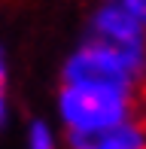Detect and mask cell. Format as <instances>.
Segmentation results:
<instances>
[{
  "instance_id": "1",
  "label": "cell",
  "mask_w": 146,
  "mask_h": 149,
  "mask_svg": "<svg viewBox=\"0 0 146 149\" xmlns=\"http://www.w3.org/2000/svg\"><path fill=\"white\" fill-rule=\"evenodd\" d=\"M137 91L110 85H64L58 94V119L67 137L101 134L107 128L140 119Z\"/></svg>"
},
{
  "instance_id": "2",
  "label": "cell",
  "mask_w": 146,
  "mask_h": 149,
  "mask_svg": "<svg viewBox=\"0 0 146 149\" xmlns=\"http://www.w3.org/2000/svg\"><path fill=\"white\" fill-rule=\"evenodd\" d=\"M64 85H110L140 91L146 82V49H116L101 40H82L61 70Z\"/></svg>"
},
{
  "instance_id": "3",
  "label": "cell",
  "mask_w": 146,
  "mask_h": 149,
  "mask_svg": "<svg viewBox=\"0 0 146 149\" xmlns=\"http://www.w3.org/2000/svg\"><path fill=\"white\" fill-rule=\"evenodd\" d=\"M88 40H101L116 49H146V31L134 18L128 0L101 3L88 18Z\"/></svg>"
},
{
  "instance_id": "4",
  "label": "cell",
  "mask_w": 146,
  "mask_h": 149,
  "mask_svg": "<svg viewBox=\"0 0 146 149\" xmlns=\"http://www.w3.org/2000/svg\"><path fill=\"white\" fill-rule=\"evenodd\" d=\"M70 149H146V122L131 119L125 125L107 128L101 134H82V137H67Z\"/></svg>"
},
{
  "instance_id": "5",
  "label": "cell",
  "mask_w": 146,
  "mask_h": 149,
  "mask_svg": "<svg viewBox=\"0 0 146 149\" xmlns=\"http://www.w3.org/2000/svg\"><path fill=\"white\" fill-rule=\"evenodd\" d=\"M24 149H58V134H55V128H52L49 122H43V119L31 122Z\"/></svg>"
},
{
  "instance_id": "6",
  "label": "cell",
  "mask_w": 146,
  "mask_h": 149,
  "mask_svg": "<svg viewBox=\"0 0 146 149\" xmlns=\"http://www.w3.org/2000/svg\"><path fill=\"white\" fill-rule=\"evenodd\" d=\"M131 12H134V18L140 22V28L146 31V0H128Z\"/></svg>"
},
{
  "instance_id": "7",
  "label": "cell",
  "mask_w": 146,
  "mask_h": 149,
  "mask_svg": "<svg viewBox=\"0 0 146 149\" xmlns=\"http://www.w3.org/2000/svg\"><path fill=\"white\" fill-rule=\"evenodd\" d=\"M6 116H9V97H6L3 85H0V128L6 125Z\"/></svg>"
},
{
  "instance_id": "8",
  "label": "cell",
  "mask_w": 146,
  "mask_h": 149,
  "mask_svg": "<svg viewBox=\"0 0 146 149\" xmlns=\"http://www.w3.org/2000/svg\"><path fill=\"white\" fill-rule=\"evenodd\" d=\"M6 70H9V64H6V49L0 46V85H3V79H6Z\"/></svg>"
}]
</instances>
